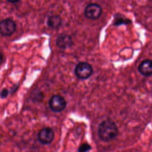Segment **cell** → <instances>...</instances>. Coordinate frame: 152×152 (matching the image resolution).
I'll return each mask as SVG.
<instances>
[{
    "label": "cell",
    "mask_w": 152,
    "mask_h": 152,
    "mask_svg": "<svg viewBox=\"0 0 152 152\" xmlns=\"http://www.w3.org/2000/svg\"><path fill=\"white\" fill-rule=\"evenodd\" d=\"M57 46L61 49H66L71 47L73 45V42L71 37L65 33L59 34L56 40Z\"/></svg>",
    "instance_id": "obj_7"
},
{
    "label": "cell",
    "mask_w": 152,
    "mask_h": 152,
    "mask_svg": "<svg viewBox=\"0 0 152 152\" xmlns=\"http://www.w3.org/2000/svg\"><path fill=\"white\" fill-rule=\"evenodd\" d=\"M102 10L101 7L97 4H90L85 8V16L91 20H96L100 17Z\"/></svg>",
    "instance_id": "obj_6"
},
{
    "label": "cell",
    "mask_w": 152,
    "mask_h": 152,
    "mask_svg": "<svg viewBox=\"0 0 152 152\" xmlns=\"http://www.w3.org/2000/svg\"><path fill=\"white\" fill-rule=\"evenodd\" d=\"M139 72L144 76H150L152 74V61L145 59L142 61L138 66Z\"/></svg>",
    "instance_id": "obj_8"
},
{
    "label": "cell",
    "mask_w": 152,
    "mask_h": 152,
    "mask_svg": "<svg viewBox=\"0 0 152 152\" xmlns=\"http://www.w3.org/2000/svg\"><path fill=\"white\" fill-rule=\"evenodd\" d=\"M62 24V20L58 15H52L50 16L47 21L48 26L52 28H58Z\"/></svg>",
    "instance_id": "obj_9"
},
{
    "label": "cell",
    "mask_w": 152,
    "mask_h": 152,
    "mask_svg": "<svg viewBox=\"0 0 152 152\" xmlns=\"http://www.w3.org/2000/svg\"><path fill=\"white\" fill-rule=\"evenodd\" d=\"M8 94H9L8 90L7 88H4L1 90V91L0 93V97L2 99H5L8 96Z\"/></svg>",
    "instance_id": "obj_11"
},
{
    "label": "cell",
    "mask_w": 152,
    "mask_h": 152,
    "mask_svg": "<svg viewBox=\"0 0 152 152\" xmlns=\"http://www.w3.org/2000/svg\"><path fill=\"white\" fill-rule=\"evenodd\" d=\"M54 138V132L49 127L41 129L37 134V140L42 144H50Z\"/></svg>",
    "instance_id": "obj_5"
},
{
    "label": "cell",
    "mask_w": 152,
    "mask_h": 152,
    "mask_svg": "<svg viewBox=\"0 0 152 152\" xmlns=\"http://www.w3.org/2000/svg\"><path fill=\"white\" fill-rule=\"evenodd\" d=\"M75 74L80 79H86L93 74V68L88 63L86 62H79L74 69Z\"/></svg>",
    "instance_id": "obj_2"
},
{
    "label": "cell",
    "mask_w": 152,
    "mask_h": 152,
    "mask_svg": "<svg viewBox=\"0 0 152 152\" xmlns=\"http://www.w3.org/2000/svg\"><path fill=\"white\" fill-rule=\"evenodd\" d=\"M16 30V24L11 18H6L0 21V33L3 36L12 34Z\"/></svg>",
    "instance_id": "obj_4"
},
{
    "label": "cell",
    "mask_w": 152,
    "mask_h": 152,
    "mask_svg": "<svg viewBox=\"0 0 152 152\" xmlns=\"http://www.w3.org/2000/svg\"><path fill=\"white\" fill-rule=\"evenodd\" d=\"M91 146L88 144H81L78 149V152H87L91 149Z\"/></svg>",
    "instance_id": "obj_10"
},
{
    "label": "cell",
    "mask_w": 152,
    "mask_h": 152,
    "mask_svg": "<svg viewBox=\"0 0 152 152\" xmlns=\"http://www.w3.org/2000/svg\"><path fill=\"white\" fill-rule=\"evenodd\" d=\"M3 58H4V56H3L2 53L0 52V64H1L2 63V62Z\"/></svg>",
    "instance_id": "obj_12"
},
{
    "label": "cell",
    "mask_w": 152,
    "mask_h": 152,
    "mask_svg": "<svg viewBox=\"0 0 152 152\" xmlns=\"http://www.w3.org/2000/svg\"><path fill=\"white\" fill-rule=\"evenodd\" d=\"M49 106L54 112H60L66 107V102L65 99L60 95L53 96L49 101Z\"/></svg>",
    "instance_id": "obj_3"
},
{
    "label": "cell",
    "mask_w": 152,
    "mask_h": 152,
    "mask_svg": "<svg viewBox=\"0 0 152 152\" xmlns=\"http://www.w3.org/2000/svg\"><path fill=\"white\" fill-rule=\"evenodd\" d=\"M118 134V129L116 124L110 120L103 121L99 125L98 135L99 138L104 141L114 140Z\"/></svg>",
    "instance_id": "obj_1"
}]
</instances>
